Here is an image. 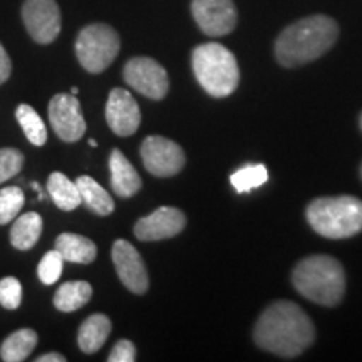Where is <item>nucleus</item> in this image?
I'll use <instances>...</instances> for the list:
<instances>
[{
  "instance_id": "f257e3e1",
  "label": "nucleus",
  "mask_w": 362,
  "mask_h": 362,
  "mask_svg": "<svg viewBox=\"0 0 362 362\" xmlns=\"http://www.w3.org/2000/svg\"><path fill=\"white\" fill-rule=\"evenodd\" d=\"M257 346L280 357H296L314 342L310 317L296 302L277 300L262 312L253 330Z\"/></svg>"
},
{
  "instance_id": "f03ea898",
  "label": "nucleus",
  "mask_w": 362,
  "mask_h": 362,
  "mask_svg": "<svg viewBox=\"0 0 362 362\" xmlns=\"http://www.w3.org/2000/svg\"><path fill=\"white\" fill-rule=\"evenodd\" d=\"M339 25L327 16H310L284 29L275 40V57L285 67L304 66L330 51Z\"/></svg>"
},
{
  "instance_id": "7ed1b4c3",
  "label": "nucleus",
  "mask_w": 362,
  "mask_h": 362,
  "mask_svg": "<svg viewBox=\"0 0 362 362\" xmlns=\"http://www.w3.org/2000/svg\"><path fill=\"white\" fill-rule=\"evenodd\" d=\"M293 287L319 305L341 304L346 293V274L341 262L329 255H312L300 260L292 272Z\"/></svg>"
},
{
  "instance_id": "20e7f679",
  "label": "nucleus",
  "mask_w": 362,
  "mask_h": 362,
  "mask_svg": "<svg viewBox=\"0 0 362 362\" xmlns=\"http://www.w3.org/2000/svg\"><path fill=\"white\" fill-rule=\"evenodd\" d=\"M305 215L312 228L325 238H351L362 232V200L349 194L317 198Z\"/></svg>"
},
{
  "instance_id": "39448f33",
  "label": "nucleus",
  "mask_w": 362,
  "mask_h": 362,
  "mask_svg": "<svg viewBox=\"0 0 362 362\" xmlns=\"http://www.w3.org/2000/svg\"><path fill=\"white\" fill-rule=\"evenodd\" d=\"M192 64L197 81L210 96L226 98L238 88V62L225 45L216 42L198 45L193 51Z\"/></svg>"
},
{
  "instance_id": "423d86ee",
  "label": "nucleus",
  "mask_w": 362,
  "mask_h": 362,
  "mask_svg": "<svg viewBox=\"0 0 362 362\" xmlns=\"http://www.w3.org/2000/svg\"><path fill=\"white\" fill-rule=\"evenodd\" d=\"M121 49L119 35L107 24H90L76 39V56L79 64L90 74L106 71Z\"/></svg>"
},
{
  "instance_id": "0eeeda50",
  "label": "nucleus",
  "mask_w": 362,
  "mask_h": 362,
  "mask_svg": "<svg viewBox=\"0 0 362 362\" xmlns=\"http://www.w3.org/2000/svg\"><path fill=\"white\" fill-rule=\"evenodd\" d=\"M124 83L153 101H160L168 94L170 79L165 67L151 57H133L123 69Z\"/></svg>"
},
{
  "instance_id": "6e6552de",
  "label": "nucleus",
  "mask_w": 362,
  "mask_h": 362,
  "mask_svg": "<svg viewBox=\"0 0 362 362\" xmlns=\"http://www.w3.org/2000/svg\"><path fill=\"white\" fill-rule=\"evenodd\" d=\"M141 160L149 173L168 178L183 170L187 158L180 144L163 136H149L141 144Z\"/></svg>"
},
{
  "instance_id": "1a4fd4ad",
  "label": "nucleus",
  "mask_w": 362,
  "mask_h": 362,
  "mask_svg": "<svg viewBox=\"0 0 362 362\" xmlns=\"http://www.w3.org/2000/svg\"><path fill=\"white\" fill-rule=\"evenodd\" d=\"M22 21L37 44H51L61 33V11L56 0H25Z\"/></svg>"
},
{
  "instance_id": "9d476101",
  "label": "nucleus",
  "mask_w": 362,
  "mask_h": 362,
  "mask_svg": "<svg viewBox=\"0 0 362 362\" xmlns=\"http://www.w3.org/2000/svg\"><path fill=\"white\" fill-rule=\"evenodd\" d=\"M49 121L59 138L66 143H76L86 133V121L81 104L74 94H56L49 103Z\"/></svg>"
},
{
  "instance_id": "9b49d317",
  "label": "nucleus",
  "mask_w": 362,
  "mask_h": 362,
  "mask_svg": "<svg viewBox=\"0 0 362 362\" xmlns=\"http://www.w3.org/2000/svg\"><path fill=\"white\" fill-rule=\"evenodd\" d=\"M192 13L203 34L221 37L237 25V8L233 0H193Z\"/></svg>"
},
{
  "instance_id": "f8f14e48",
  "label": "nucleus",
  "mask_w": 362,
  "mask_h": 362,
  "mask_svg": "<svg viewBox=\"0 0 362 362\" xmlns=\"http://www.w3.org/2000/svg\"><path fill=\"white\" fill-rule=\"evenodd\" d=\"M112 264L117 272V277L128 291L143 296L149 287L146 265L139 252L131 245L128 240H116L111 250Z\"/></svg>"
},
{
  "instance_id": "ddd939ff",
  "label": "nucleus",
  "mask_w": 362,
  "mask_h": 362,
  "mask_svg": "<svg viewBox=\"0 0 362 362\" xmlns=\"http://www.w3.org/2000/svg\"><path fill=\"white\" fill-rule=\"evenodd\" d=\"M187 225V216L175 206H160L151 215L136 221L134 235L141 242L173 238Z\"/></svg>"
},
{
  "instance_id": "4468645a",
  "label": "nucleus",
  "mask_w": 362,
  "mask_h": 362,
  "mask_svg": "<svg viewBox=\"0 0 362 362\" xmlns=\"http://www.w3.org/2000/svg\"><path fill=\"white\" fill-rule=\"evenodd\" d=\"M106 121L117 136H131L141 124V111L129 90L115 88L106 104Z\"/></svg>"
},
{
  "instance_id": "2eb2a0df",
  "label": "nucleus",
  "mask_w": 362,
  "mask_h": 362,
  "mask_svg": "<svg viewBox=\"0 0 362 362\" xmlns=\"http://www.w3.org/2000/svg\"><path fill=\"white\" fill-rule=\"evenodd\" d=\"M110 170H111V187L117 197L129 198L139 192L141 188V178L138 171L131 165L119 149H112L110 156Z\"/></svg>"
},
{
  "instance_id": "dca6fc26",
  "label": "nucleus",
  "mask_w": 362,
  "mask_h": 362,
  "mask_svg": "<svg viewBox=\"0 0 362 362\" xmlns=\"http://www.w3.org/2000/svg\"><path fill=\"white\" fill-rule=\"evenodd\" d=\"M111 334V320L104 314H93L81 324L78 332L79 349L84 354H94L104 346Z\"/></svg>"
},
{
  "instance_id": "f3484780",
  "label": "nucleus",
  "mask_w": 362,
  "mask_h": 362,
  "mask_svg": "<svg viewBox=\"0 0 362 362\" xmlns=\"http://www.w3.org/2000/svg\"><path fill=\"white\" fill-rule=\"evenodd\" d=\"M56 250L64 262L90 264L98 255V247L93 240L78 233H61L56 240Z\"/></svg>"
},
{
  "instance_id": "a211bd4d",
  "label": "nucleus",
  "mask_w": 362,
  "mask_h": 362,
  "mask_svg": "<svg viewBox=\"0 0 362 362\" xmlns=\"http://www.w3.org/2000/svg\"><path fill=\"white\" fill-rule=\"evenodd\" d=\"M76 185L79 188L83 203H86L90 211L99 216H107L115 211V200L96 180H93L90 176H79L76 180Z\"/></svg>"
},
{
  "instance_id": "6ab92c4d",
  "label": "nucleus",
  "mask_w": 362,
  "mask_h": 362,
  "mask_svg": "<svg viewBox=\"0 0 362 362\" xmlns=\"http://www.w3.org/2000/svg\"><path fill=\"white\" fill-rule=\"evenodd\" d=\"M42 233V218L35 211H27L13 221L11 228V243L17 250H30Z\"/></svg>"
},
{
  "instance_id": "aec40b11",
  "label": "nucleus",
  "mask_w": 362,
  "mask_h": 362,
  "mask_svg": "<svg viewBox=\"0 0 362 362\" xmlns=\"http://www.w3.org/2000/svg\"><path fill=\"white\" fill-rule=\"evenodd\" d=\"M47 192L51 194L52 202L56 203V206L64 211L76 210L83 203L76 181H71L64 173H59V171H54L49 176Z\"/></svg>"
},
{
  "instance_id": "412c9836",
  "label": "nucleus",
  "mask_w": 362,
  "mask_h": 362,
  "mask_svg": "<svg viewBox=\"0 0 362 362\" xmlns=\"http://www.w3.org/2000/svg\"><path fill=\"white\" fill-rule=\"evenodd\" d=\"M93 297V287L84 280L66 282L57 288L54 296V305L61 312H74L84 307Z\"/></svg>"
},
{
  "instance_id": "4be33fe9",
  "label": "nucleus",
  "mask_w": 362,
  "mask_h": 362,
  "mask_svg": "<svg viewBox=\"0 0 362 362\" xmlns=\"http://www.w3.org/2000/svg\"><path fill=\"white\" fill-rule=\"evenodd\" d=\"M37 332L33 329H21L4 341L0 347V357L6 362H22L33 354L37 346Z\"/></svg>"
},
{
  "instance_id": "5701e85b",
  "label": "nucleus",
  "mask_w": 362,
  "mask_h": 362,
  "mask_svg": "<svg viewBox=\"0 0 362 362\" xmlns=\"http://www.w3.org/2000/svg\"><path fill=\"white\" fill-rule=\"evenodd\" d=\"M16 117L27 139L34 146H44L47 141V128H45L42 117L37 115V111L29 104H21L16 110Z\"/></svg>"
},
{
  "instance_id": "b1692460",
  "label": "nucleus",
  "mask_w": 362,
  "mask_h": 362,
  "mask_svg": "<svg viewBox=\"0 0 362 362\" xmlns=\"http://www.w3.org/2000/svg\"><path fill=\"white\" fill-rule=\"evenodd\" d=\"M267 180H269V171H267L265 165H260V163L242 166V168L230 176L232 187L238 193L252 192L253 188H259L262 185H265Z\"/></svg>"
},
{
  "instance_id": "393cba45",
  "label": "nucleus",
  "mask_w": 362,
  "mask_h": 362,
  "mask_svg": "<svg viewBox=\"0 0 362 362\" xmlns=\"http://www.w3.org/2000/svg\"><path fill=\"white\" fill-rule=\"evenodd\" d=\"M25 194L19 187H6L0 189V225H7L17 218L24 208Z\"/></svg>"
},
{
  "instance_id": "a878e982",
  "label": "nucleus",
  "mask_w": 362,
  "mask_h": 362,
  "mask_svg": "<svg viewBox=\"0 0 362 362\" xmlns=\"http://www.w3.org/2000/svg\"><path fill=\"white\" fill-rule=\"evenodd\" d=\"M62 265H64V259H62L61 253H59L56 248L45 253L42 259H40L37 267L40 282L44 285L56 284L62 274Z\"/></svg>"
},
{
  "instance_id": "bb28decb",
  "label": "nucleus",
  "mask_w": 362,
  "mask_h": 362,
  "mask_svg": "<svg viewBox=\"0 0 362 362\" xmlns=\"http://www.w3.org/2000/svg\"><path fill=\"white\" fill-rule=\"evenodd\" d=\"M24 166V155L19 149L2 148L0 149V185L16 176Z\"/></svg>"
},
{
  "instance_id": "cd10ccee",
  "label": "nucleus",
  "mask_w": 362,
  "mask_h": 362,
  "mask_svg": "<svg viewBox=\"0 0 362 362\" xmlns=\"http://www.w3.org/2000/svg\"><path fill=\"white\" fill-rule=\"evenodd\" d=\"M22 302V285L17 279L6 277L0 280V305L8 310L19 309Z\"/></svg>"
},
{
  "instance_id": "c85d7f7f",
  "label": "nucleus",
  "mask_w": 362,
  "mask_h": 362,
  "mask_svg": "<svg viewBox=\"0 0 362 362\" xmlns=\"http://www.w3.org/2000/svg\"><path fill=\"white\" fill-rule=\"evenodd\" d=\"M107 361L110 362H133V361H136L134 344L128 341V339H121V341H117L116 346L112 347Z\"/></svg>"
},
{
  "instance_id": "c756f323",
  "label": "nucleus",
  "mask_w": 362,
  "mask_h": 362,
  "mask_svg": "<svg viewBox=\"0 0 362 362\" xmlns=\"http://www.w3.org/2000/svg\"><path fill=\"white\" fill-rule=\"evenodd\" d=\"M11 72H12L11 57H8V54L6 49H4V45L0 44V84H4L8 78H11Z\"/></svg>"
},
{
  "instance_id": "7c9ffc66",
  "label": "nucleus",
  "mask_w": 362,
  "mask_h": 362,
  "mask_svg": "<svg viewBox=\"0 0 362 362\" xmlns=\"http://www.w3.org/2000/svg\"><path fill=\"white\" fill-rule=\"evenodd\" d=\"M37 362H66V357L59 352H49V354H44L35 359Z\"/></svg>"
},
{
  "instance_id": "2f4dec72",
  "label": "nucleus",
  "mask_w": 362,
  "mask_h": 362,
  "mask_svg": "<svg viewBox=\"0 0 362 362\" xmlns=\"http://www.w3.org/2000/svg\"><path fill=\"white\" fill-rule=\"evenodd\" d=\"M89 146H90V148H96V146H98V143L94 141V139H89Z\"/></svg>"
},
{
  "instance_id": "473e14b6",
  "label": "nucleus",
  "mask_w": 362,
  "mask_h": 362,
  "mask_svg": "<svg viewBox=\"0 0 362 362\" xmlns=\"http://www.w3.org/2000/svg\"><path fill=\"white\" fill-rule=\"evenodd\" d=\"M71 94H74V96H76V94H78V88H72L71 89Z\"/></svg>"
},
{
  "instance_id": "72a5a7b5",
  "label": "nucleus",
  "mask_w": 362,
  "mask_h": 362,
  "mask_svg": "<svg viewBox=\"0 0 362 362\" xmlns=\"http://www.w3.org/2000/svg\"><path fill=\"white\" fill-rule=\"evenodd\" d=\"M361 129H362V115H361Z\"/></svg>"
},
{
  "instance_id": "f704fd0d",
  "label": "nucleus",
  "mask_w": 362,
  "mask_h": 362,
  "mask_svg": "<svg viewBox=\"0 0 362 362\" xmlns=\"http://www.w3.org/2000/svg\"><path fill=\"white\" fill-rule=\"evenodd\" d=\"M361 175H362V166H361Z\"/></svg>"
}]
</instances>
